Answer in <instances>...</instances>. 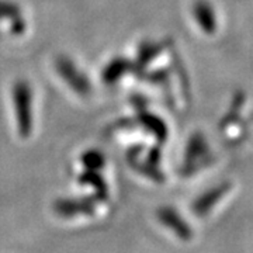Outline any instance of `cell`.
Segmentation results:
<instances>
[]
</instances>
